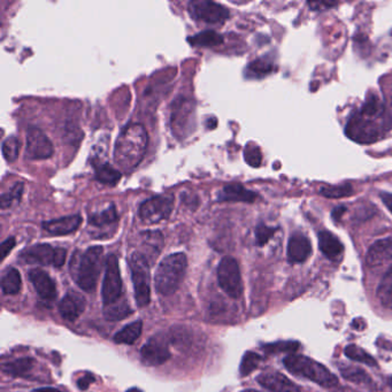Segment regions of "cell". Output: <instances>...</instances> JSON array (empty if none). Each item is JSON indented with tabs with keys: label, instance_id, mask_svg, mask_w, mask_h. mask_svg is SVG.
<instances>
[{
	"label": "cell",
	"instance_id": "cell-49",
	"mask_svg": "<svg viewBox=\"0 0 392 392\" xmlns=\"http://www.w3.org/2000/svg\"><path fill=\"white\" fill-rule=\"evenodd\" d=\"M389 386L392 388V376L391 377H389Z\"/></svg>",
	"mask_w": 392,
	"mask_h": 392
},
{
	"label": "cell",
	"instance_id": "cell-26",
	"mask_svg": "<svg viewBox=\"0 0 392 392\" xmlns=\"http://www.w3.org/2000/svg\"><path fill=\"white\" fill-rule=\"evenodd\" d=\"M143 322L134 321L125 326V328L116 332L114 336L115 343L118 344L132 345L142 335Z\"/></svg>",
	"mask_w": 392,
	"mask_h": 392
},
{
	"label": "cell",
	"instance_id": "cell-47",
	"mask_svg": "<svg viewBox=\"0 0 392 392\" xmlns=\"http://www.w3.org/2000/svg\"><path fill=\"white\" fill-rule=\"evenodd\" d=\"M34 392H61L55 388H41V389L34 390Z\"/></svg>",
	"mask_w": 392,
	"mask_h": 392
},
{
	"label": "cell",
	"instance_id": "cell-34",
	"mask_svg": "<svg viewBox=\"0 0 392 392\" xmlns=\"http://www.w3.org/2000/svg\"><path fill=\"white\" fill-rule=\"evenodd\" d=\"M345 355L348 358L355 362H362L368 366H377L375 359L373 358L372 355H368L365 350L359 348L357 345H348L345 348Z\"/></svg>",
	"mask_w": 392,
	"mask_h": 392
},
{
	"label": "cell",
	"instance_id": "cell-18",
	"mask_svg": "<svg viewBox=\"0 0 392 392\" xmlns=\"http://www.w3.org/2000/svg\"><path fill=\"white\" fill-rule=\"evenodd\" d=\"M29 278L39 297L45 301H53L57 297V287L51 276L39 268L29 271Z\"/></svg>",
	"mask_w": 392,
	"mask_h": 392
},
{
	"label": "cell",
	"instance_id": "cell-9",
	"mask_svg": "<svg viewBox=\"0 0 392 392\" xmlns=\"http://www.w3.org/2000/svg\"><path fill=\"white\" fill-rule=\"evenodd\" d=\"M172 208L174 196L170 193H163L143 202L139 208V217L144 224H159L170 217Z\"/></svg>",
	"mask_w": 392,
	"mask_h": 392
},
{
	"label": "cell",
	"instance_id": "cell-10",
	"mask_svg": "<svg viewBox=\"0 0 392 392\" xmlns=\"http://www.w3.org/2000/svg\"><path fill=\"white\" fill-rule=\"evenodd\" d=\"M217 280L221 289L233 299L243 294V282L240 266L233 257H224L217 266Z\"/></svg>",
	"mask_w": 392,
	"mask_h": 392
},
{
	"label": "cell",
	"instance_id": "cell-32",
	"mask_svg": "<svg viewBox=\"0 0 392 392\" xmlns=\"http://www.w3.org/2000/svg\"><path fill=\"white\" fill-rule=\"evenodd\" d=\"M143 244L148 250V253L152 254L153 257H158L160 251L163 250V233L160 231H146L143 233Z\"/></svg>",
	"mask_w": 392,
	"mask_h": 392
},
{
	"label": "cell",
	"instance_id": "cell-46",
	"mask_svg": "<svg viewBox=\"0 0 392 392\" xmlns=\"http://www.w3.org/2000/svg\"><path fill=\"white\" fill-rule=\"evenodd\" d=\"M345 211H346V208H345L344 206L336 207V208H334V211H332V217H334L335 220H339V217H341V214L344 213Z\"/></svg>",
	"mask_w": 392,
	"mask_h": 392
},
{
	"label": "cell",
	"instance_id": "cell-42",
	"mask_svg": "<svg viewBox=\"0 0 392 392\" xmlns=\"http://www.w3.org/2000/svg\"><path fill=\"white\" fill-rule=\"evenodd\" d=\"M15 247V238L14 237H8L6 240H3L1 247H0V252H1V260L7 257V254L13 250Z\"/></svg>",
	"mask_w": 392,
	"mask_h": 392
},
{
	"label": "cell",
	"instance_id": "cell-37",
	"mask_svg": "<svg viewBox=\"0 0 392 392\" xmlns=\"http://www.w3.org/2000/svg\"><path fill=\"white\" fill-rule=\"evenodd\" d=\"M352 193H353L352 186H348V184L322 186L320 189V193L322 196L327 197V198H341V197L351 196Z\"/></svg>",
	"mask_w": 392,
	"mask_h": 392
},
{
	"label": "cell",
	"instance_id": "cell-50",
	"mask_svg": "<svg viewBox=\"0 0 392 392\" xmlns=\"http://www.w3.org/2000/svg\"><path fill=\"white\" fill-rule=\"evenodd\" d=\"M243 392H259V391H256V390H245V391Z\"/></svg>",
	"mask_w": 392,
	"mask_h": 392
},
{
	"label": "cell",
	"instance_id": "cell-43",
	"mask_svg": "<svg viewBox=\"0 0 392 392\" xmlns=\"http://www.w3.org/2000/svg\"><path fill=\"white\" fill-rule=\"evenodd\" d=\"M93 381H95V377L91 374H85L82 379L78 380V386L81 390H87L89 386L93 383Z\"/></svg>",
	"mask_w": 392,
	"mask_h": 392
},
{
	"label": "cell",
	"instance_id": "cell-15",
	"mask_svg": "<svg viewBox=\"0 0 392 392\" xmlns=\"http://www.w3.org/2000/svg\"><path fill=\"white\" fill-rule=\"evenodd\" d=\"M366 262L371 268L392 267V237L376 240L369 247Z\"/></svg>",
	"mask_w": 392,
	"mask_h": 392
},
{
	"label": "cell",
	"instance_id": "cell-6",
	"mask_svg": "<svg viewBox=\"0 0 392 392\" xmlns=\"http://www.w3.org/2000/svg\"><path fill=\"white\" fill-rule=\"evenodd\" d=\"M129 268L132 271L137 306L145 308L150 304L151 299L149 259L141 252H135L129 258Z\"/></svg>",
	"mask_w": 392,
	"mask_h": 392
},
{
	"label": "cell",
	"instance_id": "cell-41",
	"mask_svg": "<svg viewBox=\"0 0 392 392\" xmlns=\"http://www.w3.org/2000/svg\"><path fill=\"white\" fill-rule=\"evenodd\" d=\"M341 372L344 377L353 382H367V381L369 382L368 376L366 375L365 372H362V369L351 367V368L343 369Z\"/></svg>",
	"mask_w": 392,
	"mask_h": 392
},
{
	"label": "cell",
	"instance_id": "cell-21",
	"mask_svg": "<svg viewBox=\"0 0 392 392\" xmlns=\"http://www.w3.org/2000/svg\"><path fill=\"white\" fill-rule=\"evenodd\" d=\"M257 198V193L247 190L245 186L238 183H231L224 186V189L221 190L217 196L219 202H242L249 204L254 203Z\"/></svg>",
	"mask_w": 392,
	"mask_h": 392
},
{
	"label": "cell",
	"instance_id": "cell-7",
	"mask_svg": "<svg viewBox=\"0 0 392 392\" xmlns=\"http://www.w3.org/2000/svg\"><path fill=\"white\" fill-rule=\"evenodd\" d=\"M196 121V105L193 99L179 97L172 103L170 127L179 139H186L193 132Z\"/></svg>",
	"mask_w": 392,
	"mask_h": 392
},
{
	"label": "cell",
	"instance_id": "cell-28",
	"mask_svg": "<svg viewBox=\"0 0 392 392\" xmlns=\"http://www.w3.org/2000/svg\"><path fill=\"white\" fill-rule=\"evenodd\" d=\"M35 360L31 358H21L7 362L3 366V373L15 377H27L34 367Z\"/></svg>",
	"mask_w": 392,
	"mask_h": 392
},
{
	"label": "cell",
	"instance_id": "cell-22",
	"mask_svg": "<svg viewBox=\"0 0 392 392\" xmlns=\"http://www.w3.org/2000/svg\"><path fill=\"white\" fill-rule=\"evenodd\" d=\"M319 247L322 253L330 260H336L344 252L341 240L328 230H323L319 233Z\"/></svg>",
	"mask_w": 392,
	"mask_h": 392
},
{
	"label": "cell",
	"instance_id": "cell-16",
	"mask_svg": "<svg viewBox=\"0 0 392 392\" xmlns=\"http://www.w3.org/2000/svg\"><path fill=\"white\" fill-rule=\"evenodd\" d=\"M257 381L262 388L271 392H301L287 376L278 372H267L258 376Z\"/></svg>",
	"mask_w": 392,
	"mask_h": 392
},
{
	"label": "cell",
	"instance_id": "cell-8",
	"mask_svg": "<svg viewBox=\"0 0 392 392\" xmlns=\"http://www.w3.org/2000/svg\"><path fill=\"white\" fill-rule=\"evenodd\" d=\"M67 251L62 247H53L50 244H36L27 247L20 254L24 264L43 265L60 268L66 261Z\"/></svg>",
	"mask_w": 392,
	"mask_h": 392
},
{
	"label": "cell",
	"instance_id": "cell-11",
	"mask_svg": "<svg viewBox=\"0 0 392 392\" xmlns=\"http://www.w3.org/2000/svg\"><path fill=\"white\" fill-rule=\"evenodd\" d=\"M121 273L116 256L109 254L106 259L105 275L103 280L102 297L104 306L114 304L122 299L123 294Z\"/></svg>",
	"mask_w": 392,
	"mask_h": 392
},
{
	"label": "cell",
	"instance_id": "cell-33",
	"mask_svg": "<svg viewBox=\"0 0 392 392\" xmlns=\"http://www.w3.org/2000/svg\"><path fill=\"white\" fill-rule=\"evenodd\" d=\"M22 193H24V184L22 183H15L8 191L1 193V198H0L1 210H6L15 204L20 203Z\"/></svg>",
	"mask_w": 392,
	"mask_h": 392
},
{
	"label": "cell",
	"instance_id": "cell-27",
	"mask_svg": "<svg viewBox=\"0 0 392 392\" xmlns=\"http://www.w3.org/2000/svg\"><path fill=\"white\" fill-rule=\"evenodd\" d=\"M22 287L20 271L15 268H7L1 276V289L5 294H17Z\"/></svg>",
	"mask_w": 392,
	"mask_h": 392
},
{
	"label": "cell",
	"instance_id": "cell-5",
	"mask_svg": "<svg viewBox=\"0 0 392 392\" xmlns=\"http://www.w3.org/2000/svg\"><path fill=\"white\" fill-rule=\"evenodd\" d=\"M383 116H373L359 111L348 120L345 132L348 139L359 144H372L382 137L383 132L391 125L381 123Z\"/></svg>",
	"mask_w": 392,
	"mask_h": 392
},
{
	"label": "cell",
	"instance_id": "cell-2",
	"mask_svg": "<svg viewBox=\"0 0 392 392\" xmlns=\"http://www.w3.org/2000/svg\"><path fill=\"white\" fill-rule=\"evenodd\" d=\"M104 249L102 247H89L84 252L78 251L71 257L69 271L78 287L87 292L95 291L98 282Z\"/></svg>",
	"mask_w": 392,
	"mask_h": 392
},
{
	"label": "cell",
	"instance_id": "cell-14",
	"mask_svg": "<svg viewBox=\"0 0 392 392\" xmlns=\"http://www.w3.org/2000/svg\"><path fill=\"white\" fill-rule=\"evenodd\" d=\"M143 360L150 366H160L170 358L166 336L154 335L141 348Z\"/></svg>",
	"mask_w": 392,
	"mask_h": 392
},
{
	"label": "cell",
	"instance_id": "cell-19",
	"mask_svg": "<svg viewBox=\"0 0 392 392\" xmlns=\"http://www.w3.org/2000/svg\"><path fill=\"white\" fill-rule=\"evenodd\" d=\"M85 298L78 292H68L59 304L61 317L68 321H75L84 312Z\"/></svg>",
	"mask_w": 392,
	"mask_h": 392
},
{
	"label": "cell",
	"instance_id": "cell-36",
	"mask_svg": "<svg viewBox=\"0 0 392 392\" xmlns=\"http://www.w3.org/2000/svg\"><path fill=\"white\" fill-rule=\"evenodd\" d=\"M261 357L254 352H247L242 359L240 364V375L247 376L253 372L254 369L258 368V366L260 364Z\"/></svg>",
	"mask_w": 392,
	"mask_h": 392
},
{
	"label": "cell",
	"instance_id": "cell-45",
	"mask_svg": "<svg viewBox=\"0 0 392 392\" xmlns=\"http://www.w3.org/2000/svg\"><path fill=\"white\" fill-rule=\"evenodd\" d=\"M383 203L386 205V208L391 212L392 214V193H382L380 195Z\"/></svg>",
	"mask_w": 392,
	"mask_h": 392
},
{
	"label": "cell",
	"instance_id": "cell-40",
	"mask_svg": "<svg viewBox=\"0 0 392 392\" xmlns=\"http://www.w3.org/2000/svg\"><path fill=\"white\" fill-rule=\"evenodd\" d=\"M275 228L266 226V224H260L256 228V240L259 247H262L265 244L268 243V240L274 236Z\"/></svg>",
	"mask_w": 392,
	"mask_h": 392
},
{
	"label": "cell",
	"instance_id": "cell-38",
	"mask_svg": "<svg viewBox=\"0 0 392 392\" xmlns=\"http://www.w3.org/2000/svg\"><path fill=\"white\" fill-rule=\"evenodd\" d=\"M244 159L251 167H259L262 163V154L257 145H247L244 150Z\"/></svg>",
	"mask_w": 392,
	"mask_h": 392
},
{
	"label": "cell",
	"instance_id": "cell-44",
	"mask_svg": "<svg viewBox=\"0 0 392 392\" xmlns=\"http://www.w3.org/2000/svg\"><path fill=\"white\" fill-rule=\"evenodd\" d=\"M308 6L311 7L313 10H321L320 7H323V10H327L329 7H334L337 3H326V1H310L308 3Z\"/></svg>",
	"mask_w": 392,
	"mask_h": 392
},
{
	"label": "cell",
	"instance_id": "cell-12",
	"mask_svg": "<svg viewBox=\"0 0 392 392\" xmlns=\"http://www.w3.org/2000/svg\"><path fill=\"white\" fill-rule=\"evenodd\" d=\"M188 10L195 20L205 24H224L230 15L228 8L210 0H193L189 3Z\"/></svg>",
	"mask_w": 392,
	"mask_h": 392
},
{
	"label": "cell",
	"instance_id": "cell-4",
	"mask_svg": "<svg viewBox=\"0 0 392 392\" xmlns=\"http://www.w3.org/2000/svg\"><path fill=\"white\" fill-rule=\"evenodd\" d=\"M284 367L294 375L310 380L319 386L332 388L337 386L338 380L327 367L301 355H289L283 360Z\"/></svg>",
	"mask_w": 392,
	"mask_h": 392
},
{
	"label": "cell",
	"instance_id": "cell-35",
	"mask_svg": "<svg viewBox=\"0 0 392 392\" xmlns=\"http://www.w3.org/2000/svg\"><path fill=\"white\" fill-rule=\"evenodd\" d=\"M21 143L17 137H8L5 139L1 146V152H3V158L8 163H13L17 159L19 152H20Z\"/></svg>",
	"mask_w": 392,
	"mask_h": 392
},
{
	"label": "cell",
	"instance_id": "cell-3",
	"mask_svg": "<svg viewBox=\"0 0 392 392\" xmlns=\"http://www.w3.org/2000/svg\"><path fill=\"white\" fill-rule=\"evenodd\" d=\"M188 267V259L184 253H172L160 262L154 276V285L158 294L170 296L175 294L182 283Z\"/></svg>",
	"mask_w": 392,
	"mask_h": 392
},
{
	"label": "cell",
	"instance_id": "cell-30",
	"mask_svg": "<svg viewBox=\"0 0 392 392\" xmlns=\"http://www.w3.org/2000/svg\"><path fill=\"white\" fill-rule=\"evenodd\" d=\"M129 314H132V310L129 308L127 301L123 298L114 304L104 306V315H105L106 320H109V321L123 320Z\"/></svg>",
	"mask_w": 392,
	"mask_h": 392
},
{
	"label": "cell",
	"instance_id": "cell-25",
	"mask_svg": "<svg viewBox=\"0 0 392 392\" xmlns=\"http://www.w3.org/2000/svg\"><path fill=\"white\" fill-rule=\"evenodd\" d=\"M188 41L190 44L197 48H214L224 43V37L220 34H217V31L205 30L199 34L190 36Z\"/></svg>",
	"mask_w": 392,
	"mask_h": 392
},
{
	"label": "cell",
	"instance_id": "cell-17",
	"mask_svg": "<svg viewBox=\"0 0 392 392\" xmlns=\"http://www.w3.org/2000/svg\"><path fill=\"white\" fill-rule=\"evenodd\" d=\"M312 253L311 242L303 233H294L287 243V259L292 264H301Z\"/></svg>",
	"mask_w": 392,
	"mask_h": 392
},
{
	"label": "cell",
	"instance_id": "cell-23",
	"mask_svg": "<svg viewBox=\"0 0 392 392\" xmlns=\"http://www.w3.org/2000/svg\"><path fill=\"white\" fill-rule=\"evenodd\" d=\"M274 71V62L268 57H259L247 64L245 75L249 78H261Z\"/></svg>",
	"mask_w": 392,
	"mask_h": 392
},
{
	"label": "cell",
	"instance_id": "cell-24",
	"mask_svg": "<svg viewBox=\"0 0 392 392\" xmlns=\"http://www.w3.org/2000/svg\"><path fill=\"white\" fill-rule=\"evenodd\" d=\"M118 215L115 210L113 204H109V206L99 212H93L88 217V222L90 226L102 228V226H109V224L118 222Z\"/></svg>",
	"mask_w": 392,
	"mask_h": 392
},
{
	"label": "cell",
	"instance_id": "cell-48",
	"mask_svg": "<svg viewBox=\"0 0 392 392\" xmlns=\"http://www.w3.org/2000/svg\"><path fill=\"white\" fill-rule=\"evenodd\" d=\"M127 392H143L142 390L137 389V388H132V389H129Z\"/></svg>",
	"mask_w": 392,
	"mask_h": 392
},
{
	"label": "cell",
	"instance_id": "cell-29",
	"mask_svg": "<svg viewBox=\"0 0 392 392\" xmlns=\"http://www.w3.org/2000/svg\"><path fill=\"white\" fill-rule=\"evenodd\" d=\"M95 175L97 181L107 186H115L121 179V172L107 163L96 166Z\"/></svg>",
	"mask_w": 392,
	"mask_h": 392
},
{
	"label": "cell",
	"instance_id": "cell-39",
	"mask_svg": "<svg viewBox=\"0 0 392 392\" xmlns=\"http://www.w3.org/2000/svg\"><path fill=\"white\" fill-rule=\"evenodd\" d=\"M298 348H299V344L296 341H280V343L266 345L265 351L268 352V353H280V352L292 353Z\"/></svg>",
	"mask_w": 392,
	"mask_h": 392
},
{
	"label": "cell",
	"instance_id": "cell-13",
	"mask_svg": "<svg viewBox=\"0 0 392 392\" xmlns=\"http://www.w3.org/2000/svg\"><path fill=\"white\" fill-rule=\"evenodd\" d=\"M55 152L52 142L41 129L31 128L27 132V145L24 154L28 159L44 160Z\"/></svg>",
	"mask_w": 392,
	"mask_h": 392
},
{
	"label": "cell",
	"instance_id": "cell-31",
	"mask_svg": "<svg viewBox=\"0 0 392 392\" xmlns=\"http://www.w3.org/2000/svg\"><path fill=\"white\" fill-rule=\"evenodd\" d=\"M376 294L383 306L392 308V267L383 276Z\"/></svg>",
	"mask_w": 392,
	"mask_h": 392
},
{
	"label": "cell",
	"instance_id": "cell-20",
	"mask_svg": "<svg viewBox=\"0 0 392 392\" xmlns=\"http://www.w3.org/2000/svg\"><path fill=\"white\" fill-rule=\"evenodd\" d=\"M81 224V215L75 214V215H68V217H59V219L44 222L43 228L46 233L53 236H64V235H69L76 231Z\"/></svg>",
	"mask_w": 392,
	"mask_h": 392
},
{
	"label": "cell",
	"instance_id": "cell-1",
	"mask_svg": "<svg viewBox=\"0 0 392 392\" xmlns=\"http://www.w3.org/2000/svg\"><path fill=\"white\" fill-rule=\"evenodd\" d=\"M149 136L144 125L130 123L118 135L114 146V161L122 170L132 172L145 157Z\"/></svg>",
	"mask_w": 392,
	"mask_h": 392
}]
</instances>
